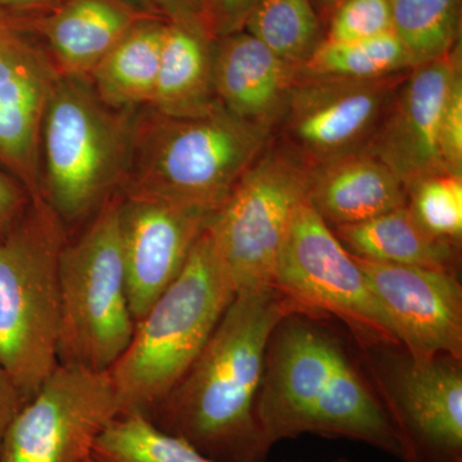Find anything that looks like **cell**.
Masks as SVG:
<instances>
[{
	"label": "cell",
	"mask_w": 462,
	"mask_h": 462,
	"mask_svg": "<svg viewBox=\"0 0 462 462\" xmlns=\"http://www.w3.org/2000/svg\"><path fill=\"white\" fill-rule=\"evenodd\" d=\"M151 17L157 16L130 0H63L39 16L3 18L32 33L60 76L88 79L116 42Z\"/></svg>",
	"instance_id": "cell-17"
},
{
	"label": "cell",
	"mask_w": 462,
	"mask_h": 462,
	"mask_svg": "<svg viewBox=\"0 0 462 462\" xmlns=\"http://www.w3.org/2000/svg\"><path fill=\"white\" fill-rule=\"evenodd\" d=\"M167 23L160 17L142 21L93 69L88 80L106 106L134 112L151 105Z\"/></svg>",
	"instance_id": "cell-22"
},
{
	"label": "cell",
	"mask_w": 462,
	"mask_h": 462,
	"mask_svg": "<svg viewBox=\"0 0 462 462\" xmlns=\"http://www.w3.org/2000/svg\"><path fill=\"white\" fill-rule=\"evenodd\" d=\"M23 403L25 402L18 393L17 388L14 387V382L9 378L5 370L0 366V446H2L5 431Z\"/></svg>",
	"instance_id": "cell-33"
},
{
	"label": "cell",
	"mask_w": 462,
	"mask_h": 462,
	"mask_svg": "<svg viewBox=\"0 0 462 462\" xmlns=\"http://www.w3.org/2000/svg\"><path fill=\"white\" fill-rule=\"evenodd\" d=\"M120 203V193L106 200L60 252V364L108 372L132 339Z\"/></svg>",
	"instance_id": "cell-7"
},
{
	"label": "cell",
	"mask_w": 462,
	"mask_h": 462,
	"mask_svg": "<svg viewBox=\"0 0 462 462\" xmlns=\"http://www.w3.org/2000/svg\"><path fill=\"white\" fill-rule=\"evenodd\" d=\"M310 170L270 139L207 226L234 291L273 284V269L297 209L307 200Z\"/></svg>",
	"instance_id": "cell-8"
},
{
	"label": "cell",
	"mask_w": 462,
	"mask_h": 462,
	"mask_svg": "<svg viewBox=\"0 0 462 462\" xmlns=\"http://www.w3.org/2000/svg\"><path fill=\"white\" fill-rule=\"evenodd\" d=\"M325 320L293 312L270 337L256 402L267 446L312 434L365 443L402 460L396 430L360 356Z\"/></svg>",
	"instance_id": "cell-2"
},
{
	"label": "cell",
	"mask_w": 462,
	"mask_h": 462,
	"mask_svg": "<svg viewBox=\"0 0 462 462\" xmlns=\"http://www.w3.org/2000/svg\"><path fill=\"white\" fill-rule=\"evenodd\" d=\"M297 80V67L245 30L215 41L216 98L243 123L273 134Z\"/></svg>",
	"instance_id": "cell-18"
},
{
	"label": "cell",
	"mask_w": 462,
	"mask_h": 462,
	"mask_svg": "<svg viewBox=\"0 0 462 462\" xmlns=\"http://www.w3.org/2000/svg\"><path fill=\"white\" fill-rule=\"evenodd\" d=\"M270 139L272 134L243 123L220 103L199 117H169L148 108L134 117L120 193L215 212Z\"/></svg>",
	"instance_id": "cell-3"
},
{
	"label": "cell",
	"mask_w": 462,
	"mask_h": 462,
	"mask_svg": "<svg viewBox=\"0 0 462 462\" xmlns=\"http://www.w3.org/2000/svg\"><path fill=\"white\" fill-rule=\"evenodd\" d=\"M411 69L370 80L298 78L273 141L310 171L366 153Z\"/></svg>",
	"instance_id": "cell-11"
},
{
	"label": "cell",
	"mask_w": 462,
	"mask_h": 462,
	"mask_svg": "<svg viewBox=\"0 0 462 462\" xmlns=\"http://www.w3.org/2000/svg\"><path fill=\"white\" fill-rule=\"evenodd\" d=\"M118 413L108 372L60 364L14 416L0 462H84Z\"/></svg>",
	"instance_id": "cell-12"
},
{
	"label": "cell",
	"mask_w": 462,
	"mask_h": 462,
	"mask_svg": "<svg viewBox=\"0 0 462 462\" xmlns=\"http://www.w3.org/2000/svg\"><path fill=\"white\" fill-rule=\"evenodd\" d=\"M393 32L391 0H345L325 26L324 41H366Z\"/></svg>",
	"instance_id": "cell-28"
},
{
	"label": "cell",
	"mask_w": 462,
	"mask_h": 462,
	"mask_svg": "<svg viewBox=\"0 0 462 462\" xmlns=\"http://www.w3.org/2000/svg\"><path fill=\"white\" fill-rule=\"evenodd\" d=\"M411 69L402 42L396 33L388 32L366 41H322L305 65L298 69V78L370 80Z\"/></svg>",
	"instance_id": "cell-24"
},
{
	"label": "cell",
	"mask_w": 462,
	"mask_h": 462,
	"mask_svg": "<svg viewBox=\"0 0 462 462\" xmlns=\"http://www.w3.org/2000/svg\"><path fill=\"white\" fill-rule=\"evenodd\" d=\"M66 224L32 199L0 238V366L27 402L60 365V258Z\"/></svg>",
	"instance_id": "cell-5"
},
{
	"label": "cell",
	"mask_w": 462,
	"mask_h": 462,
	"mask_svg": "<svg viewBox=\"0 0 462 462\" xmlns=\"http://www.w3.org/2000/svg\"><path fill=\"white\" fill-rule=\"evenodd\" d=\"M307 202L331 229L407 205V189L382 161L352 154L310 171Z\"/></svg>",
	"instance_id": "cell-19"
},
{
	"label": "cell",
	"mask_w": 462,
	"mask_h": 462,
	"mask_svg": "<svg viewBox=\"0 0 462 462\" xmlns=\"http://www.w3.org/2000/svg\"><path fill=\"white\" fill-rule=\"evenodd\" d=\"M30 202L25 188L0 167V238L23 217Z\"/></svg>",
	"instance_id": "cell-31"
},
{
	"label": "cell",
	"mask_w": 462,
	"mask_h": 462,
	"mask_svg": "<svg viewBox=\"0 0 462 462\" xmlns=\"http://www.w3.org/2000/svg\"><path fill=\"white\" fill-rule=\"evenodd\" d=\"M60 78L41 42L0 17V167L32 199L42 197V118Z\"/></svg>",
	"instance_id": "cell-13"
},
{
	"label": "cell",
	"mask_w": 462,
	"mask_h": 462,
	"mask_svg": "<svg viewBox=\"0 0 462 462\" xmlns=\"http://www.w3.org/2000/svg\"><path fill=\"white\" fill-rule=\"evenodd\" d=\"M440 153L447 172L462 176V72L456 76L443 114Z\"/></svg>",
	"instance_id": "cell-29"
},
{
	"label": "cell",
	"mask_w": 462,
	"mask_h": 462,
	"mask_svg": "<svg viewBox=\"0 0 462 462\" xmlns=\"http://www.w3.org/2000/svg\"><path fill=\"white\" fill-rule=\"evenodd\" d=\"M245 30L297 69L324 41L311 0H261Z\"/></svg>",
	"instance_id": "cell-26"
},
{
	"label": "cell",
	"mask_w": 462,
	"mask_h": 462,
	"mask_svg": "<svg viewBox=\"0 0 462 462\" xmlns=\"http://www.w3.org/2000/svg\"><path fill=\"white\" fill-rule=\"evenodd\" d=\"M403 462H462V358L415 357L396 343L357 346Z\"/></svg>",
	"instance_id": "cell-9"
},
{
	"label": "cell",
	"mask_w": 462,
	"mask_h": 462,
	"mask_svg": "<svg viewBox=\"0 0 462 462\" xmlns=\"http://www.w3.org/2000/svg\"><path fill=\"white\" fill-rule=\"evenodd\" d=\"M312 5H314L316 14L320 18L322 26H327L328 21L333 16L334 12L339 8L345 0H311Z\"/></svg>",
	"instance_id": "cell-35"
},
{
	"label": "cell",
	"mask_w": 462,
	"mask_h": 462,
	"mask_svg": "<svg viewBox=\"0 0 462 462\" xmlns=\"http://www.w3.org/2000/svg\"><path fill=\"white\" fill-rule=\"evenodd\" d=\"M133 134L132 112L106 106L88 79H58L42 125V197L66 226L120 191Z\"/></svg>",
	"instance_id": "cell-6"
},
{
	"label": "cell",
	"mask_w": 462,
	"mask_h": 462,
	"mask_svg": "<svg viewBox=\"0 0 462 462\" xmlns=\"http://www.w3.org/2000/svg\"><path fill=\"white\" fill-rule=\"evenodd\" d=\"M331 230L352 256L363 260L451 273L460 270L461 243L425 229L407 205Z\"/></svg>",
	"instance_id": "cell-20"
},
{
	"label": "cell",
	"mask_w": 462,
	"mask_h": 462,
	"mask_svg": "<svg viewBox=\"0 0 462 462\" xmlns=\"http://www.w3.org/2000/svg\"><path fill=\"white\" fill-rule=\"evenodd\" d=\"M261 0H200L203 23L212 39L243 32Z\"/></svg>",
	"instance_id": "cell-30"
},
{
	"label": "cell",
	"mask_w": 462,
	"mask_h": 462,
	"mask_svg": "<svg viewBox=\"0 0 462 462\" xmlns=\"http://www.w3.org/2000/svg\"><path fill=\"white\" fill-rule=\"evenodd\" d=\"M407 206L425 229L461 243L462 176L437 173L407 185Z\"/></svg>",
	"instance_id": "cell-27"
},
{
	"label": "cell",
	"mask_w": 462,
	"mask_h": 462,
	"mask_svg": "<svg viewBox=\"0 0 462 462\" xmlns=\"http://www.w3.org/2000/svg\"><path fill=\"white\" fill-rule=\"evenodd\" d=\"M461 42L445 57L415 67L394 94L366 153L378 158L404 185L447 172L440 129L449 91L462 72ZM449 173V172H447Z\"/></svg>",
	"instance_id": "cell-15"
},
{
	"label": "cell",
	"mask_w": 462,
	"mask_h": 462,
	"mask_svg": "<svg viewBox=\"0 0 462 462\" xmlns=\"http://www.w3.org/2000/svg\"><path fill=\"white\" fill-rule=\"evenodd\" d=\"M273 284L309 314L338 319L357 346L400 345L360 264L307 200L289 226Z\"/></svg>",
	"instance_id": "cell-10"
},
{
	"label": "cell",
	"mask_w": 462,
	"mask_h": 462,
	"mask_svg": "<svg viewBox=\"0 0 462 462\" xmlns=\"http://www.w3.org/2000/svg\"><path fill=\"white\" fill-rule=\"evenodd\" d=\"M355 260L387 314L398 342L410 355L462 358L458 273Z\"/></svg>",
	"instance_id": "cell-16"
},
{
	"label": "cell",
	"mask_w": 462,
	"mask_h": 462,
	"mask_svg": "<svg viewBox=\"0 0 462 462\" xmlns=\"http://www.w3.org/2000/svg\"><path fill=\"white\" fill-rule=\"evenodd\" d=\"M96 462H215L144 412H121L94 442Z\"/></svg>",
	"instance_id": "cell-23"
},
{
	"label": "cell",
	"mask_w": 462,
	"mask_h": 462,
	"mask_svg": "<svg viewBox=\"0 0 462 462\" xmlns=\"http://www.w3.org/2000/svg\"><path fill=\"white\" fill-rule=\"evenodd\" d=\"M391 7L393 32L413 69L460 44L462 0H391Z\"/></svg>",
	"instance_id": "cell-25"
},
{
	"label": "cell",
	"mask_w": 462,
	"mask_h": 462,
	"mask_svg": "<svg viewBox=\"0 0 462 462\" xmlns=\"http://www.w3.org/2000/svg\"><path fill=\"white\" fill-rule=\"evenodd\" d=\"M293 312L309 314L273 284L236 291L199 357L149 418L215 462H266L272 448L256 418L258 392L270 337Z\"/></svg>",
	"instance_id": "cell-1"
},
{
	"label": "cell",
	"mask_w": 462,
	"mask_h": 462,
	"mask_svg": "<svg viewBox=\"0 0 462 462\" xmlns=\"http://www.w3.org/2000/svg\"><path fill=\"white\" fill-rule=\"evenodd\" d=\"M130 2L134 3L133 0ZM135 2L138 7L162 18L167 23L199 26L206 30L200 0H135Z\"/></svg>",
	"instance_id": "cell-32"
},
{
	"label": "cell",
	"mask_w": 462,
	"mask_h": 462,
	"mask_svg": "<svg viewBox=\"0 0 462 462\" xmlns=\"http://www.w3.org/2000/svg\"><path fill=\"white\" fill-rule=\"evenodd\" d=\"M279 462H306V461L282 460V461H279ZM331 462H352V461H349L348 458H346V457H339V458H336V460L331 461Z\"/></svg>",
	"instance_id": "cell-36"
},
{
	"label": "cell",
	"mask_w": 462,
	"mask_h": 462,
	"mask_svg": "<svg viewBox=\"0 0 462 462\" xmlns=\"http://www.w3.org/2000/svg\"><path fill=\"white\" fill-rule=\"evenodd\" d=\"M214 47L215 39L202 27L167 23L148 108L169 117H199L217 107Z\"/></svg>",
	"instance_id": "cell-21"
},
{
	"label": "cell",
	"mask_w": 462,
	"mask_h": 462,
	"mask_svg": "<svg viewBox=\"0 0 462 462\" xmlns=\"http://www.w3.org/2000/svg\"><path fill=\"white\" fill-rule=\"evenodd\" d=\"M236 296L207 229L178 278L135 322L108 370L121 412L149 415L180 382Z\"/></svg>",
	"instance_id": "cell-4"
},
{
	"label": "cell",
	"mask_w": 462,
	"mask_h": 462,
	"mask_svg": "<svg viewBox=\"0 0 462 462\" xmlns=\"http://www.w3.org/2000/svg\"><path fill=\"white\" fill-rule=\"evenodd\" d=\"M84 462H96V461H94L93 458L89 457V458H88V460H85Z\"/></svg>",
	"instance_id": "cell-37"
},
{
	"label": "cell",
	"mask_w": 462,
	"mask_h": 462,
	"mask_svg": "<svg viewBox=\"0 0 462 462\" xmlns=\"http://www.w3.org/2000/svg\"><path fill=\"white\" fill-rule=\"evenodd\" d=\"M63 0H0V16L23 18L39 16L56 8Z\"/></svg>",
	"instance_id": "cell-34"
},
{
	"label": "cell",
	"mask_w": 462,
	"mask_h": 462,
	"mask_svg": "<svg viewBox=\"0 0 462 462\" xmlns=\"http://www.w3.org/2000/svg\"><path fill=\"white\" fill-rule=\"evenodd\" d=\"M212 215L199 207L121 194L125 275L135 322L178 278Z\"/></svg>",
	"instance_id": "cell-14"
}]
</instances>
